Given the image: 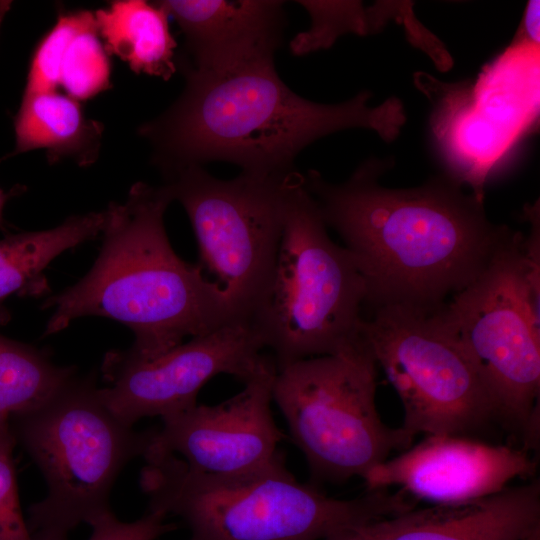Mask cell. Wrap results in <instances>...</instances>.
<instances>
[{
	"mask_svg": "<svg viewBox=\"0 0 540 540\" xmlns=\"http://www.w3.org/2000/svg\"><path fill=\"white\" fill-rule=\"evenodd\" d=\"M392 159L370 158L334 184L309 170L305 185L324 222L352 254L366 305L435 308L471 283L519 232L490 222L483 199L449 174L414 188H387Z\"/></svg>",
	"mask_w": 540,
	"mask_h": 540,
	"instance_id": "cell-1",
	"label": "cell"
},
{
	"mask_svg": "<svg viewBox=\"0 0 540 540\" xmlns=\"http://www.w3.org/2000/svg\"><path fill=\"white\" fill-rule=\"evenodd\" d=\"M183 72L179 98L138 129L163 176L211 161L254 175H286L296 170L297 155L326 135L368 128L392 142L406 122L398 98L371 107L369 91L337 104L305 99L282 81L274 61L223 74Z\"/></svg>",
	"mask_w": 540,
	"mask_h": 540,
	"instance_id": "cell-2",
	"label": "cell"
},
{
	"mask_svg": "<svg viewBox=\"0 0 540 540\" xmlns=\"http://www.w3.org/2000/svg\"><path fill=\"white\" fill-rule=\"evenodd\" d=\"M173 201L163 184L135 183L123 203L108 205L102 245L91 269L42 304L53 309L44 336L81 317L116 320L134 334L127 349L156 358L193 338L237 321L197 264L173 250L164 224Z\"/></svg>",
	"mask_w": 540,
	"mask_h": 540,
	"instance_id": "cell-3",
	"label": "cell"
},
{
	"mask_svg": "<svg viewBox=\"0 0 540 540\" xmlns=\"http://www.w3.org/2000/svg\"><path fill=\"white\" fill-rule=\"evenodd\" d=\"M139 484L149 510L182 518L191 540H325L416 507L398 490L353 499L296 480L283 455L261 469L212 475L174 454L148 451Z\"/></svg>",
	"mask_w": 540,
	"mask_h": 540,
	"instance_id": "cell-4",
	"label": "cell"
},
{
	"mask_svg": "<svg viewBox=\"0 0 540 540\" xmlns=\"http://www.w3.org/2000/svg\"><path fill=\"white\" fill-rule=\"evenodd\" d=\"M95 373L74 376L46 401L9 418L16 444L43 475L46 496L28 509L32 540H68L111 512V489L125 465L144 457L156 430L136 431L104 404Z\"/></svg>",
	"mask_w": 540,
	"mask_h": 540,
	"instance_id": "cell-5",
	"label": "cell"
},
{
	"mask_svg": "<svg viewBox=\"0 0 540 540\" xmlns=\"http://www.w3.org/2000/svg\"><path fill=\"white\" fill-rule=\"evenodd\" d=\"M365 305L366 284L354 257L332 241L304 174L297 172L273 277L251 324L278 371L358 342Z\"/></svg>",
	"mask_w": 540,
	"mask_h": 540,
	"instance_id": "cell-6",
	"label": "cell"
},
{
	"mask_svg": "<svg viewBox=\"0 0 540 540\" xmlns=\"http://www.w3.org/2000/svg\"><path fill=\"white\" fill-rule=\"evenodd\" d=\"M540 259L524 236L502 248L467 286L436 308L476 365L498 418L524 437L539 439Z\"/></svg>",
	"mask_w": 540,
	"mask_h": 540,
	"instance_id": "cell-7",
	"label": "cell"
},
{
	"mask_svg": "<svg viewBox=\"0 0 540 540\" xmlns=\"http://www.w3.org/2000/svg\"><path fill=\"white\" fill-rule=\"evenodd\" d=\"M376 390L377 363L363 337L277 371L272 399L314 478L363 479L393 451L411 447L414 438L381 420Z\"/></svg>",
	"mask_w": 540,
	"mask_h": 540,
	"instance_id": "cell-8",
	"label": "cell"
},
{
	"mask_svg": "<svg viewBox=\"0 0 540 540\" xmlns=\"http://www.w3.org/2000/svg\"><path fill=\"white\" fill-rule=\"evenodd\" d=\"M298 171L262 176L241 172L223 180L202 166L164 176L171 197L192 224L203 275L223 295L235 319L251 323L269 289L288 191Z\"/></svg>",
	"mask_w": 540,
	"mask_h": 540,
	"instance_id": "cell-9",
	"label": "cell"
},
{
	"mask_svg": "<svg viewBox=\"0 0 540 540\" xmlns=\"http://www.w3.org/2000/svg\"><path fill=\"white\" fill-rule=\"evenodd\" d=\"M361 335L404 410L401 429L464 435L498 418L493 398L469 354L436 308L407 304L373 307Z\"/></svg>",
	"mask_w": 540,
	"mask_h": 540,
	"instance_id": "cell-10",
	"label": "cell"
},
{
	"mask_svg": "<svg viewBox=\"0 0 540 540\" xmlns=\"http://www.w3.org/2000/svg\"><path fill=\"white\" fill-rule=\"evenodd\" d=\"M263 349L251 323L233 322L153 359L127 349L109 351L101 367L108 386L99 389L100 395L119 421L133 427L142 418H163L194 406L200 389L219 374L245 383L268 357Z\"/></svg>",
	"mask_w": 540,
	"mask_h": 540,
	"instance_id": "cell-11",
	"label": "cell"
},
{
	"mask_svg": "<svg viewBox=\"0 0 540 540\" xmlns=\"http://www.w3.org/2000/svg\"><path fill=\"white\" fill-rule=\"evenodd\" d=\"M276 365L268 356L242 391L216 404L194 406L162 419L148 451L180 455L191 468L238 475L268 466L282 454L284 438L271 402ZM147 451V452H148Z\"/></svg>",
	"mask_w": 540,
	"mask_h": 540,
	"instance_id": "cell-12",
	"label": "cell"
},
{
	"mask_svg": "<svg viewBox=\"0 0 540 540\" xmlns=\"http://www.w3.org/2000/svg\"><path fill=\"white\" fill-rule=\"evenodd\" d=\"M529 449L494 445L464 435L430 434L363 477L368 491L398 487L433 504L473 500L536 473Z\"/></svg>",
	"mask_w": 540,
	"mask_h": 540,
	"instance_id": "cell-13",
	"label": "cell"
},
{
	"mask_svg": "<svg viewBox=\"0 0 540 540\" xmlns=\"http://www.w3.org/2000/svg\"><path fill=\"white\" fill-rule=\"evenodd\" d=\"M185 38L182 68L223 74L274 61L286 24L278 0H161Z\"/></svg>",
	"mask_w": 540,
	"mask_h": 540,
	"instance_id": "cell-14",
	"label": "cell"
},
{
	"mask_svg": "<svg viewBox=\"0 0 540 540\" xmlns=\"http://www.w3.org/2000/svg\"><path fill=\"white\" fill-rule=\"evenodd\" d=\"M362 540H526L540 530V481L412 508L354 529Z\"/></svg>",
	"mask_w": 540,
	"mask_h": 540,
	"instance_id": "cell-15",
	"label": "cell"
},
{
	"mask_svg": "<svg viewBox=\"0 0 540 540\" xmlns=\"http://www.w3.org/2000/svg\"><path fill=\"white\" fill-rule=\"evenodd\" d=\"M12 156L43 149L49 163L71 159L93 164L100 152L103 125L88 118L79 101L53 91L24 92L14 118Z\"/></svg>",
	"mask_w": 540,
	"mask_h": 540,
	"instance_id": "cell-16",
	"label": "cell"
},
{
	"mask_svg": "<svg viewBox=\"0 0 540 540\" xmlns=\"http://www.w3.org/2000/svg\"><path fill=\"white\" fill-rule=\"evenodd\" d=\"M107 216V209L72 215L54 228L0 239V309L13 295L45 294L47 266L65 251L101 237Z\"/></svg>",
	"mask_w": 540,
	"mask_h": 540,
	"instance_id": "cell-17",
	"label": "cell"
},
{
	"mask_svg": "<svg viewBox=\"0 0 540 540\" xmlns=\"http://www.w3.org/2000/svg\"><path fill=\"white\" fill-rule=\"evenodd\" d=\"M94 15L107 52L132 71L163 80L175 74L177 43L170 32L169 16L158 1H112Z\"/></svg>",
	"mask_w": 540,
	"mask_h": 540,
	"instance_id": "cell-18",
	"label": "cell"
},
{
	"mask_svg": "<svg viewBox=\"0 0 540 540\" xmlns=\"http://www.w3.org/2000/svg\"><path fill=\"white\" fill-rule=\"evenodd\" d=\"M76 375L45 350L0 334V421L37 407Z\"/></svg>",
	"mask_w": 540,
	"mask_h": 540,
	"instance_id": "cell-19",
	"label": "cell"
},
{
	"mask_svg": "<svg viewBox=\"0 0 540 540\" xmlns=\"http://www.w3.org/2000/svg\"><path fill=\"white\" fill-rule=\"evenodd\" d=\"M111 63L96 22L78 32L60 64L59 86L77 101H85L111 86Z\"/></svg>",
	"mask_w": 540,
	"mask_h": 540,
	"instance_id": "cell-20",
	"label": "cell"
},
{
	"mask_svg": "<svg viewBox=\"0 0 540 540\" xmlns=\"http://www.w3.org/2000/svg\"><path fill=\"white\" fill-rule=\"evenodd\" d=\"M309 13L310 27L295 35L290 51L302 56L329 47L346 32L363 33L367 29L365 11L359 2L297 1Z\"/></svg>",
	"mask_w": 540,
	"mask_h": 540,
	"instance_id": "cell-21",
	"label": "cell"
},
{
	"mask_svg": "<svg viewBox=\"0 0 540 540\" xmlns=\"http://www.w3.org/2000/svg\"><path fill=\"white\" fill-rule=\"evenodd\" d=\"M96 22L88 10L61 11L32 55L24 92L53 91L59 86L60 64L72 38Z\"/></svg>",
	"mask_w": 540,
	"mask_h": 540,
	"instance_id": "cell-22",
	"label": "cell"
},
{
	"mask_svg": "<svg viewBox=\"0 0 540 540\" xmlns=\"http://www.w3.org/2000/svg\"><path fill=\"white\" fill-rule=\"evenodd\" d=\"M16 445L9 419L0 421V540H32L23 516L16 482Z\"/></svg>",
	"mask_w": 540,
	"mask_h": 540,
	"instance_id": "cell-23",
	"label": "cell"
},
{
	"mask_svg": "<svg viewBox=\"0 0 540 540\" xmlns=\"http://www.w3.org/2000/svg\"><path fill=\"white\" fill-rule=\"evenodd\" d=\"M166 517L162 512L149 510L133 522H123L111 511L90 525L88 540H156L176 527L165 523Z\"/></svg>",
	"mask_w": 540,
	"mask_h": 540,
	"instance_id": "cell-24",
	"label": "cell"
},
{
	"mask_svg": "<svg viewBox=\"0 0 540 540\" xmlns=\"http://www.w3.org/2000/svg\"><path fill=\"white\" fill-rule=\"evenodd\" d=\"M526 36L534 43L539 41V2L530 1L524 17Z\"/></svg>",
	"mask_w": 540,
	"mask_h": 540,
	"instance_id": "cell-25",
	"label": "cell"
},
{
	"mask_svg": "<svg viewBox=\"0 0 540 540\" xmlns=\"http://www.w3.org/2000/svg\"><path fill=\"white\" fill-rule=\"evenodd\" d=\"M23 190L22 187L17 186L12 188L9 191H4L2 188H0V230L8 233V227L9 224L4 219V207L6 202L13 196L19 194Z\"/></svg>",
	"mask_w": 540,
	"mask_h": 540,
	"instance_id": "cell-26",
	"label": "cell"
},
{
	"mask_svg": "<svg viewBox=\"0 0 540 540\" xmlns=\"http://www.w3.org/2000/svg\"><path fill=\"white\" fill-rule=\"evenodd\" d=\"M354 529H350L346 532L347 540H362Z\"/></svg>",
	"mask_w": 540,
	"mask_h": 540,
	"instance_id": "cell-27",
	"label": "cell"
},
{
	"mask_svg": "<svg viewBox=\"0 0 540 540\" xmlns=\"http://www.w3.org/2000/svg\"><path fill=\"white\" fill-rule=\"evenodd\" d=\"M526 540H540V530L534 532L531 536H529Z\"/></svg>",
	"mask_w": 540,
	"mask_h": 540,
	"instance_id": "cell-28",
	"label": "cell"
},
{
	"mask_svg": "<svg viewBox=\"0 0 540 540\" xmlns=\"http://www.w3.org/2000/svg\"><path fill=\"white\" fill-rule=\"evenodd\" d=\"M191 540V539H190Z\"/></svg>",
	"mask_w": 540,
	"mask_h": 540,
	"instance_id": "cell-29",
	"label": "cell"
}]
</instances>
